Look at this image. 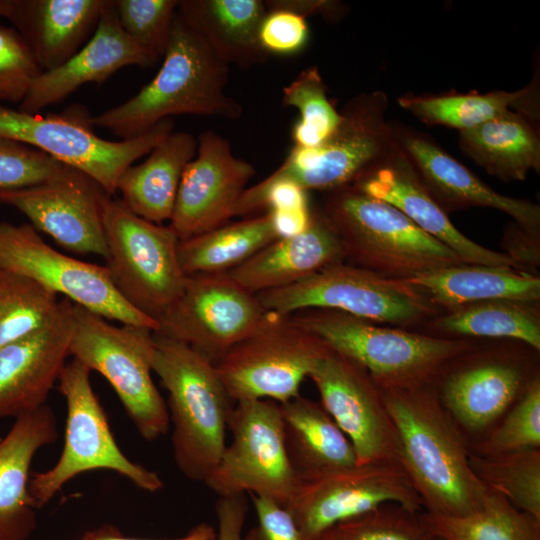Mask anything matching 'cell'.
I'll list each match as a JSON object with an SVG mask.
<instances>
[{
	"instance_id": "1",
	"label": "cell",
	"mask_w": 540,
	"mask_h": 540,
	"mask_svg": "<svg viewBox=\"0 0 540 540\" xmlns=\"http://www.w3.org/2000/svg\"><path fill=\"white\" fill-rule=\"evenodd\" d=\"M378 389L395 429L398 463L423 510L465 516L481 508L489 491L470 467L469 444L441 405L434 379Z\"/></svg>"
},
{
	"instance_id": "2",
	"label": "cell",
	"mask_w": 540,
	"mask_h": 540,
	"mask_svg": "<svg viewBox=\"0 0 540 540\" xmlns=\"http://www.w3.org/2000/svg\"><path fill=\"white\" fill-rule=\"evenodd\" d=\"M161 68L126 102L90 117L123 140L140 136L175 115L238 119L243 108L229 96V64L176 11Z\"/></svg>"
},
{
	"instance_id": "3",
	"label": "cell",
	"mask_w": 540,
	"mask_h": 540,
	"mask_svg": "<svg viewBox=\"0 0 540 540\" xmlns=\"http://www.w3.org/2000/svg\"><path fill=\"white\" fill-rule=\"evenodd\" d=\"M152 371L168 393L175 463L186 478L204 483L226 447L233 400L211 360L155 333Z\"/></svg>"
},
{
	"instance_id": "4",
	"label": "cell",
	"mask_w": 540,
	"mask_h": 540,
	"mask_svg": "<svg viewBox=\"0 0 540 540\" xmlns=\"http://www.w3.org/2000/svg\"><path fill=\"white\" fill-rule=\"evenodd\" d=\"M322 211L342 242L345 260L352 265L408 280L464 264L400 210L352 185L329 192Z\"/></svg>"
},
{
	"instance_id": "5",
	"label": "cell",
	"mask_w": 540,
	"mask_h": 540,
	"mask_svg": "<svg viewBox=\"0 0 540 540\" xmlns=\"http://www.w3.org/2000/svg\"><path fill=\"white\" fill-rule=\"evenodd\" d=\"M290 316L329 348L362 366L378 387L433 380L443 365L476 343L380 324L331 309H306Z\"/></svg>"
},
{
	"instance_id": "6",
	"label": "cell",
	"mask_w": 540,
	"mask_h": 540,
	"mask_svg": "<svg viewBox=\"0 0 540 540\" xmlns=\"http://www.w3.org/2000/svg\"><path fill=\"white\" fill-rule=\"evenodd\" d=\"M471 348L449 360L434 378L438 399L469 444L481 442L533 380L539 351L515 340Z\"/></svg>"
},
{
	"instance_id": "7",
	"label": "cell",
	"mask_w": 540,
	"mask_h": 540,
	"mask_svg": "<svg viewBox=\"0 0 540 540\" xmlns=\"http://www.w3.org/2000/svg\"><path fill=\"white\" fill-rule=\"evenodd\" d=\"M387 109L383 91L356 95L340 111V123L326 140L316 147L294 146L285 161L255 185L286 181L304 191L326 192L352 185L400 150Z\"/></svg>"
},
{
	"instance_id": "8",
	"label": "cell",
	"mask_w": 540,
	"mask_h": 540,
	"mask_svg": "<svg viewBox=\"0 0 540 540\" xmlns=\"http://www.w3.org/2000/svg\"><path fill=\"white\" fill-rule=\"evenodd\" d=\"M257 297L265 311L280 315L331 309L405 329L424 325L440 314L428 296L409 282L344 262Z\"/></svg>"
},
{
	"instance_id": "9",
	"label": "cell",
	"mask_w": 540,
	"mask_h": 540,
	"mask_svg": "<svg viewBox=\"0 0 540 540\" xmlns=\"http://www.w3.org/2000/svg\"><path fill=\"white\" fill-rule=\"evenodd\" d=\"M70 356L111 385L140 436L154 441L169 429L167 405L152 379L154 332L115 326L75 304Z\"/></svg>"
},
{
	"instance_id": "10",
	"label": "cell",
	"mask_w": 540,
	"mask_h": 540,
	"mask_svg": "<svg viewBox=\"0 0 540 540\" xmlns=\"http://www.w3.org/2000/svg\"><path fill=\"white\" fill-rule=\"evenodd\" d=\"M91 371L77 359L67 362L58 379L66 402L64 444L57 462L33 473L29 494L37 509L45 506L74 477L105 469L127 478L146 492L163 487L159 475L131 461L119 448L90 381Z\"/></svg>"
},
{
	"instance_id": "11",
	"label": "cell",
	"mask_w": 540,
	"mask_h": 540,
	"mask_svg": "<svg viewBox=\"0 0 540 540\" xmlns=\"http://www.w3.org/2000/svg\"><path fill=\"white\" fill-rule=\"evenodd\" d=\"M101 214L108 256L105 267L121 297L157 320L181 295L187 275L179 239L169 226L145 220L105 192Z\"/></svg>"
},
{
	"instance_id": "12",
	"label": "cell",
	"mask_w": 540,
	"mask_h": 540,
	"mask_svg": "<svg viewBox=\"0 0 540 540\" xmlns=\"http://www.w3.org/2000/svg\"><path fill=\"white\" fill-rule=\"evenodd\" d=\"M90 117L77 105L60 114L46 115L0 106V137L36 148L81 171L111 196L121 174L174 128L172 118H167L135 138L109 141L95 134Z\"/></svg>"
},
{
	"instance_id": "13",
	"label": "cell",
	"mask_w": 540,
	"mask_h": 540,
	"mask_svg": "<svg viewBox=\"0 0 540 540\" xmlns=\"http://www.w3.org/2000/svg\"><path fill=\"white\" fill-rule=\"evenodd\" d=\"M329 347L290 315L266 313L259 326L232 347L215 367L233 401L284 403L299 389Z\"/></svg>"
},
{
	"instance_id": "14",
	"label": "cell",
	"mask_w": 540,
	"mask_h": 540,
	"mask_svg": "<svg viewBox=\"0 0 540 540\" xmlns=\"http://www.w3.org/2000/svg\"><path fill=\"white\" fill-rule=\"evenodd\" d=\"M227 427L232 442L204 484L219 497L249 493L286 507L301 480L287 453L279 403L268 399L237 401Z\"/></svg>"
},
{
	"instance_id": "15",
	"label": "cell",
	"mask_w": 540,
	"mask_h": 540,
	"mask_svg": "<svg viewBox=\"0 0 540 540\" xmlns=\"http://www.w3.org/2000/svg\"><path fill=\"white\" fill-rule=\"evenodd\" d=\"M0 268L27 277L105 319L153 332L159 328L157 320L121 297L105 266L60 253L31 224L0 222Z\"/></svg>"
},
{
	"instance_id": "16",
	"label": "cell",
	"mask_w": 540,
	"mask_h": 540,
	"mask_svg": "<svg viewBox=\"0 0 540 540\" xmlns=\"http://www.w3.org/2000/svg\"><path fill=\"white\" fill-rule=\"evenodd\" d=\"M266 313L257 295L226 273L190 275L181 295L157 319L154 333L187 344L215 364Z\"/></svg>"
},
{
	"instance_id": "17",
	"label": "cell",
	"mask_w": 540,
	"mask_h": 540,
	"mask_svg": "<svg viewBox=\"0 0 540 540\" xmlns=\"http://www.w3.org/2000/svg\"><path fill=\"white\" fill-rule=\"evenodd\" d=\"M423 510L398 462L357 464L302 481L286 506L304 540H318L337 525L386 503Z\"/></svg>"
},
{
	"instance_id": "18",
	"label": "cell",
	"mask_w": 540,
	"mask_h": 540,
	"mask_svg": "<svg viewBox=\"0 0 540 540\" xmlns=\"http://www.w3.org/2000/svg\"><path fill=\"white\" fill-rule=\"evenodd\" d=\"M104 191L86 174L65 165L43 183L0 190V203L14 207L39 231L78 254L108 256L101 214Z\"/></svg>"
},
{
	"instance_id": "19",
	"label": "cell",
	"mask_w": 540,
	"mask_h": 540,
	"mask_svg": "<svg viewBox=\"0 0 540 540\" xmlns=\"http://www.w3.org/2000/svg\"><path fill=\"white\" fill-rule=\"evenodd\" d=\"M309 378L321 405L350 440L357 464L398 462L394 426L362 366L329 348Z\"/></svg>"
},
{
	"instance_id": "20",
	"label": "cell",
	"mask_w": 540,
	"mask_h": 540,
	"mask_svg": "<svg viewBox=\"0 0 540 540\" xmlns=\"http://www.w3.org/2000/svg\"><path fill=\"white\" fill-rule=\"evenodd\" d=\"M254 175L253 165L236 157L226 138L203 131L182 174L168 226L181 241L228 223Z\"/></svg>"
},
{
	"instance_id": "21",
	"label": "cell",
	"mask_w": 540,
	"mask_h": 540,
	"mask_svg": "<svg viewBox=\"0 0 540 540\" xmlns=\"http://www.w3.org/2000/svg\"><path fill=\"white\" fill-rule=\"evenodd\" d=\"M74 324L75 304L63 297L46 324L0 349V419L46 404L70 356Z\"/></svg>"
},
{
	"instance_id": "22",
	"label": "cell",
	"mask_w": 540,
	"mask_h": 540,
	"mask_svg": "<svg viewBox=\"0 0 540 540\" xmlns=\"http://www.w3.org/2000/svg\"><path fill=\"white\" fill-rule=\"evenodd\" d=\"M399 148L433 198L448 211L485 207L502 211L529 233L540 236V206L496 192L431 137L393 124Z\"/></svg>"
},
{
	"instance_id": "23",
	"label": "cell",
	"mask_w": 540,
	"mask_h": 540,
	"mask_svg": "<svg viewBox=\"0 0 540 540\" xmlns=\"http://www.w3.org/2000/svg\"><path fill=\"white\" fill-rule=\"evenodd\" d=\"M352 186L400 210L422 231L456 253L463 263L520 269L503 252L474 242L452 224L447 212L433 198L401 149Z\"/></svg>"
},
{
	"instance_id": "24",
	"label": "cell",
	"mask_w": 540,
	"mask_h": 540,
	"mask_svg": "<svg viewBox=\"0 0 540 540\" xmlns=\"http://www.w3.org/2000/svg\"><path fill=\"white\" fill-rule=\"evenodd\" d=\"M156 61L123 31L113 1H109L91 38L65 63L42 72L34 80L18 110L39 114L44 108L63 101L84 84H102L125 66L149 67Z\"/></svg>"
},
{
	"instance_id": "25",
	"label": "cell",
	"mask_w": 540,
	"mask_h": 540,
	"mask_svg": "<svg viewBox=\"0 0 540 540\" xmlns=\"http://www.w3.org/2000/svg\"><path fill=\"white\" fill-rule=\"evenodd\" d=\"M58 438L53 409L44 406L15 418L0 439V540H28L37 527L29 494L30 467L37 452Z\"/></svg>"
},
{
	"instance_id": "26",
	"label": "cell",
	"mask_w": 540,
	"mask_h": 540,
	"mask_svg": "<svg viewBox=\"0 0 540 540\" xmlns=\"http://www.w3.org/2000/svg\"><path fill=\"white\" fill-rule=\"evenodd\" d=\"M344 261L342 242L332 224L323 211H312L304 230L274 240L226 274L257 295L292 285Z\"/></svg>"
},
{
	"instance_id": "27",
	"label": "cell",
	"mask_w": 540,
	"mask_h": 540,
	"mask_svg": "<svg viewBox=\"0 0 540 540\" xmlns=\"http://www.w3.org/2000/svg\"><path fill=\"white\" fill-rule=\"evenodd\" d=\"M110 0H13L8 19L42 72L55 69L93 35Z\"/></svg>"
},
{
	"instance_id": "28",
	"label": "cell",
	"mask_w": 540,
	"mask_h": 540,
	"mask_svg": "<svg viewBox=\"0 0 540 540\" xmlns=\"http://www.w3.org/2000/svg\"><path fill=\"white\" fill-rule=\"evenodd\" d=\"M279 405L287 453L301 482L357 465L350 440L320 402L299 395Z\"/></svg>"
},
{
	"instance_id": "29",
	"label": "cell",
	"mask_w": 540,
	"mask_h": 540,
	"mask_svg": "<svg viewBox=\"0 0 540 540\" xmlns=\"http://www.w3.org/2000/svg\"><path fill=\"white\" fill-rule=\"evenodd\" d=\"M197 140L188 132H171L139 165L119 177L116 191L137 216L161 224L170 220L186 165L195 157Z\"/></svg>"
},
{
	"instance_id": "30",
	"label": "cell",
	"mask_w": 540,
	"mask_h": 540,
	"mask_svg": "<svg viewBox=\"0 0 540 540\" xmlns=\"http://www.w3.org/2000/svg\"><path fill=\"white\" fill-rule=\"evenodd\" d=\"M419 288L444 312L487 300L538 303L540 277L511 266L460 264L405 280Z\"/></svg>"
},
{
	"instance_id": "31",
	"label": "cell",
	"mask_w": 540,
	"mask_h": 540,
	"mask_svg": "<svg viewBox=\"0 0 540 540\" xmlns=\"http://www.w3.org/2000/svg\"><path fill=\"white\" fill-rule=\"evenodd\" d=\"M177 13L229 65L242 68L263 63L269 54L259 41L267 14L260 0H182Z\"/></svg>"
},
{
	"instance_id": "32",
	"label": "cell",
	"mask_w": 540,
	"mask_h": 540,
	"mask_svg": "<svg viewBox=\"0 0 540 540\" xmlns=\"http://www.w3.org/2000/svg\"><path fill=\"white\" fill-rule=\"evenodd\" d=\"M538 120L513 110L459 131V146L478 166L501 181H523L540 171Z\"/></svg>"
},
{
	"instance_id": "33",
	"label": "cell",
	"mask_w": 540,
	"mask_h": 540,
	"mask_svg": "<svg viewBox=\"0 0 540 540\" xmlns=\"http://www.w3.org/2000/svg\"><path fill=\"white\" fill-rule=\"evenodd\" d=\"M400 107L428 125L470 129L508 110L526 114L539 121V69L529 84L516 91H493L485 94H446L416 96L406 94L397 99Z\"/></svg>"
},
{
	"instance_id": "34",
	"label": "cell",
	"mask_w": 540,
	"mask_h": 540,
	"mask_svg": "<svg viewBox=\"0 0 540 540\" xmlns=\"http://www.w3.org/2000/svg\"><path fill=\"white\" fill-rule=\"evenodd\" d=\"M278 238L268 210L179 241L178 258L187 276L227 273Z\"/></svg>"
},
{
	"instance_id": "35",
	"label": "cell",
	"mask_w": 540,
	"mask_h": 540,
	"mask_svg": "<svg viewBox=\"0 0 540 540\" xmlns=\"http://www.w3.org/2000/svg\"><path fill=\"white\" fill-rule=\"evenodd\" d=\"M430 335L443 338H488L522 342L540 351L537 303L487 300L440 313L426 323Z\"/></svg>"
},
{
	"instance_id": "36",
	"label": "cell",
	"mask_w": 540,
	"mask_h": 540,
	"mask_svg": "<svg viewBox=\"0 0 540 540\" xmlns=\"http://www.w3.org/2000/svg\"><path fill=\"white\" fill-rule=\"evenodd\" d=\"M423 517L430 532L445 540H540V520L493 492H488L481 508L468 515L423 511Z\"/></svg>"
},
{
	"instance_id": "37",
	"label": "cell",
	"mask_w": 540,
	"mask_h": 540,
	"mask_svg": "<svg viewBox=\"0 0 540 540\" xmlns=\"http://www.w3.org/2000/svg\"><path fill=\"white\" fill-rule=\"evenodd\" d=\"M470 467L493 493L540 520V449L480 456L470 453Z\"/></svg>"
},
{
	"instance_id": "38",
	"label": "cell",
	"mask_w": 540,
	"mask_h": 540,
	"mask_svg": "<svg viewBox=\"0 0 540 540\" xmlns=\"http://www.w3.org/2000/svg\"><path fill=\"white\" fill-rule=\"evenodd\" d=\"M59 302L37 282L0 268V349L46 324Z\"/></svg>"
},
{
	"instance_id": "39",
	"label": "cell",
	"mask_w": 540,
	"mask_h": 540,
	"mask_svg": "<svg viewBox=\"0 0 540 540\" xmlns=\"http://www.w3.org/2000/svg\"><path fill=\"white\" fill-rule=\"evenodd\" d=\"M284 106L296 108L300 120L294 125V146L316 147L326 140L341 120L338 111L327 96L326 85L317 67L303 70L284 87Z\"/></svg>"
},
{
	"instance_id": "40",
	"label": "cell",
	"mask_w": 540,
	"mask_h": 540,
	"mask_svg": "<svg viewBox=\"0 0 540 540\" xmlns=\"http://www.w3.org/2000/svg\"><path fill=\"white\" fill-rule=\"evenodd\" d=\"M540 449V377L532 381L498 424L470 453L489 456Z\"/></svg>"
},
{
	"instance_id": "41",
	"label": "cell",
	"mask_w": 540,
	"mask_h": 540,
	"mask_svg": "<svg viewBox=\"0 0 540 540\" xmlns=\"http://www.w3.org/2000/svg\"><path fill=\"white\" fill-rule=\"evenodd\" d=\"M423 511L399 503H386L337 525L343 540H432Z\"/></svg>"
},
{
	"instance_id": "42",
	"label": "cell",
	"mask_w": 540,
	"mask_h": 540,
	"mask_svg": "<svg viewBox=\"0 0 540 540\" xmlns=\"http://www.w3.org/2000/svg\"><path fill=\"white\" fill-rule=\"evenodd\" d=\"M123 31L157 60L166 51L178 0H116Z\"/></svg>"
},
{
	"instance_id": "43",
	"label": "cell",
	"mask_w": 540,
	"mask_h": 540,
	"mask_svg": "<svg viewBox=\"0 0 540 540\" xmlns=\"http://www.w3.org/2000/svg\"><path fill=\"white\" fill-rule=\"evenodd\" d=\"M41 73L21 34L0 25V101L20 104Z\"/></svg>"
},
{
	"instance_id": "44",
	"label": "cell",
	"mask_w": 540,
	"mask_h": 540,
	"mask_svg": "<svg viewBox=\"0 0 540 540\" xmlns=\"http://www.w3.org/2000/svg\"><path fill=\"white\" fill-rule=\"evenodd\" d=\"M64 166L36 148L0 137V190L43 183Z\"/></svg>"
},
{
	"instance_id": "45",
	"label": "cell",
	"mask_w": 540,
	"mask_h": 540,
	"mask_svg": "<svg viewBox=\"0 0 540 540\" xmlns=\"http://www.w3.org/2000/svg\"><path fill=\"white\" fill-rule=\"evenodd\" d=\"M305 17L286 9H267L259 30V41L268 53L293 54L308 40Z\"/></svg>"
},
{
	"instance_id": "46",
	"label": "cell",
	"mask_w": 540,
	"mask_h": 540,
	"mask_svg": "<svg viewBox=\"0 0 540 540\" xmlns=\"http://www.w3.org/2000/svg\"><path fill=\"white\" fill-rule=\"evenodd\" d=\"M257 524L243 540H304L289 510L277 502L252 495Z\"/></svg>"
},
{
	"instance_id": "47",
	"label": "cell",
	"mask_w": 540,
	"mask_h": 540,
	"mask_svg": "<svg viewBox=\"0 0 540 540\" xmlns=\"http://www.w3.org/2000/svg\"><path fill=\"white\" fill-rule=\"evenodd\" d=\"M504 254L521 270L531 272L540 265V236H535L516 222L509 223L501 240Z\"/></svg>"
},
{
	"instance_id": "48",
	"label": "cell",
	"mask_w": 540,
	"mask_h": 540,
	"mask_svg": "<svg viewBox=\"0 0 540 540\" xmlns=\"http://www.w3.org/2000/svg\"><path fill=\"white\" fill-rule=\"evenodd\" d=\"M248 503L245 495L219 497L216 502L218 530L216 540H243L242 530Z\"/></svg>"
},
{
	"instance_id": "49",
	"label": "cell",
	"mask_w": 540,
	"mask_h": 540,
	"mask_svg": "<svg viewBox=\"0 0 540 540\" xmlns=\"http://www.w3.org/2000/svg\"><path fill=\"white\" fill-rule=\"evenodd\" d=\"M192 529L183 537L173 539H148L129 537L122 534L116 527L111 525L101 526L86 532L80 540H192Z\"/></svg>"
},
{
	"instance_id": "50",
	"label": "cell",
	"mask_w": 540,
	"mask_h": 540,
	"mask_svg": "<svg viewBox=\"0 0 540 540\" xmlns=\"http://www.w3.org/2000/svg\"><path fill=\"white\" fill-rule=\"evenodd\" d=\"M192 540H216L217 531L208 523H200L192 528Z\"/></svg>"
},
{
	"instance_id": "51",
	"label": "cell",
	"mask_w": 540,
	"mask_h": 540,
	"mask_svg": "<svg viewBox=\"0 0 540 540\" xmlns=\"http://www.w3.org/2000/svg\"><path fill=\"white\" fill-rule=\"evenodd\" d=\"M13 9V0H0V18L10 16Z\"/></svg>"
},
{
	"instance_id": "52",
	"label": "cell",
	"mask_w": 540,
	"mask_h": 540,
	"mask_svg": "<svg viewBox=\"0 0 540 540\" xmlns=\"http://www.w3.org/2000/svg\"><path fill=\"white\" fill-rule=\"evenodd\" d=\"M318 540H343L335 531L334 529L326 532L324 535H322Z\"/></svg>"
},
{
	"instance_id": "53",
	"label": "cell",
	"mask_w": 540,
	"mask_h": 540,
	"mask_svg": "<svg viewBox=\"0 0 540 540\" xmlns=\"http://www.w3.org/2000/svg\"><path fill=\"white\" fill-rule=\"evenodd\" d=\"M432 540H445V539H444V538H442V537H439V536H435V535H433V538H432Z\"/></svg>"
}]
</instances>
